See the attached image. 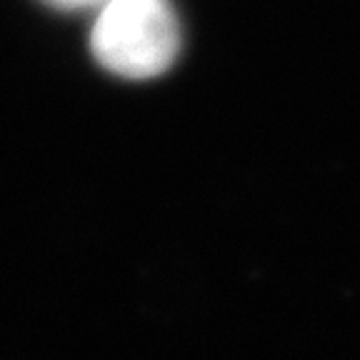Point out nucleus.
<instances>
[{
  "mask_svg": "<svg viewBox=\"0 0 360 360\" xmlns=\"http://www.w3.org/2000/svg\"><path fill=\"white\" fill-rule=\"evenodd\" d=\"M105 70L146 80L165 73L180 51L178 18L168 0H105L90 35Z\"/></svg>",
  "mask_w": 360,
  "mask_h": 360,
  "instance_id": "nucleus-1",
  "label": "nucleus"
},
{
  "mask_svg": "<svg viewBox=\"0 0 360 360\" xmlns=\"http://www.w3.org/2000/svg\"><path fill=\"white\" fill-rule=\"evenodd\" d=\"M58 8H85V6H96L101 0H48Z\"/></svg>",
  "mask_w": 360,
  "mask_h": 360,
  "instance_id": "nucleus-2",
  "label": "nucleus"
}]
</instances>
